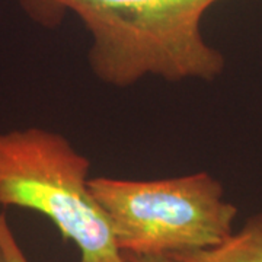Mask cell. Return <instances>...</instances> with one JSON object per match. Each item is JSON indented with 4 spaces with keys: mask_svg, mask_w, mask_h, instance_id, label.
Wrapping results in <instances>:
<instances>
[{
    "mask_svg": "<svg viewBox=\"0 0 262 262\" xmlns=\"http://www.w3.org/2000/svg\"><path fill=\"white\" fill-rule=\"evenodd\" d=\"M219 0H20L41 24L72 10L92 35L89 63L102 82L125 88L146 76L213 80L223 54L207 44L201 19Z\"/></svg>",
    "mask_w": 262,
    "mask_h": 262,
    "instance_id": "1",
    "label": "cell"
},
{
    "mask_svg": "<svg viewBox=\"0 0 262 262\" xmlns=\"http://www.w3.org/2000/svg\"><path fill=\"white\" fill-rule=\"evenodd\" d=\"M91 162L53 131L0 133V207L37 211L76 245L79 262H124L113 227L89 188Z\"/></svg>",
    "mask_w": 262,
    "mask_h": 262,
    "instance_id": "2",
    "label": "cell"
},
{
    "mask_svg": "<svg viewBox=\"0 0 262 262\" xmlns=\"http://www.w3.org/2000/svg\"><path fill=\"white\" fill-rule=\"evenodd\" d=\"M91 192L122 253L173 255L208 249L233 233L237 208L206 172L156 181L94 178Z\"/></svg>",
    "mask_w": 262,
    "mask_h": 262,
    "instance_id": "3",
    "label": "cell"
},
{
    "mask_svg": "<svg viewBox=\"0 0 262 262\" xmlns=\"http://www.w3.org/2000/svg\"><path fill=\"white\" fill-rule=\"evenodd\" d=\"M169 256L177 262H262V214L251 217L241 230L213 248Z\"/></svg>",
    "mask_w": 262,
    "mask_h": 262,
    "instance_id": "4",
    "label": "cell"
},
{
    "mask_svg": "<svg viewBox=\"0 0 262 262\" xmlns=\"http://www.w3.org/2000/svg\"><path fill=\"white\" fill-rule=\"evenodd\" d=\"M0 251L5 262H29L10 229L5 213L0 211Z\"/></svg>",
    "mask_w": 262,
    "mask_h": 262,
    "instance_id": "5",
    "label": "cell"
},
{
    "mask_svg": "<svg viewBox=\"0 0 262 262\" xmlns=\"http://www.w3.org/2000/svg\"><path fill=\"white\" fill-rule=\"evenodd\" d=\"M124 262H177L169 255H134L122 253Z\"/></svg>",
    "mask_w": 262,
    "mask_h": 262,
    "instance_id": "6",
    "label": "cell"
},
{
    "mask_svg": "<svg viewBox=\"0 0 262 262\" xmlns=\"http://www.w3.org/2000/svg\"><path fill=\"white\" fill-rule=\"evenodd\" d=\"M0 262H5V258H3V253L0 251Z\"/></svg>",
    "mask_w": 262,
    "mask_h": 262,
    "instance_id": "7",
    "label": "cell"
}]
</instances>
